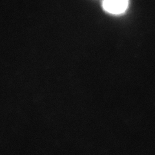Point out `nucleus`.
<instances>
[{
  "label": "nucleus",
  "instance_id": "1",
  "mask_svg": "<svg viewBox=\"0 0 155 155\" xmlns=\"http://www.w3.org/2000/svg\"><path fill=\"white\" fill-rule=\"evenodd\" d=\"M128 3L129 0H104L103 7L110 14H120L125 11Z\"/></svg>",
  "mask_w": 155,
  "mask_h": 155
}]
</instances>
